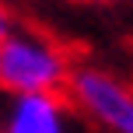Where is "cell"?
<instances>
[{"mask_svg":"<svg viewBox=\"0 0 133 133\" xmlns=\"http://www.w3.org/2000/svg\"><path fill=\"white\" fill-rule=\"evenodd\" d=\"M74 66L63 42L32 25H14L0 39V95H63Z\"/></svg>","mask_w":133,"mask_h":133,"instance_id":"obj_1","label":"cell"},{"mask_svg":"<svg viewBox=\"0 0 133 133\" xmlns=\"http://www.w3.org/2000/svg\"><path fill=\"white\" fill-rule=\"evenodd\" d=\"M74 112L91 119L102 133H133V84L91 63H77L66 84Z\"/></svg>","mask_w":133,"mask_h":133,"instance_id":"obj_2","label":"cell"},{"mask_svg":"<svg viewBox=\"0 0 133 133\" xmlns=\"http://www.w3.org/2000/svg\"><path fill=\"white\" fill-rule=\"evenodd\" d=\"M0 133H74V105L66 95L7 98Z\"/></svg>","mask_w":133,"mask_h":133,"instance_id":"obj_3","label":"cell"},{"mask_svg":"<svg viewBox=\"0 0 133 133\" xmlns=\"http://www.w3.org/2000/svg\"><path fill=\"white\" fill-rule=\"evenodd\" d=\"M14 25H18V21H14V14H11V7H7V0H0V39H4Z\"/></svg>","mask_w":133,"mask_h":133,"instance_id":"obj_4","label":"cell"},{"mask_svg":"<svg viewBox=\"0 0 133 133\" xmlns=\"http://www.w3.org/2000/svg\"><path fill=\"white\" fill-rule=\"evenodd\" d=\"M74 4H112V0H74Z\"/></svg>","mask_w":133,"mask_h":133,"instance_id":"obj_5","label":"cell"}]
</instances>
